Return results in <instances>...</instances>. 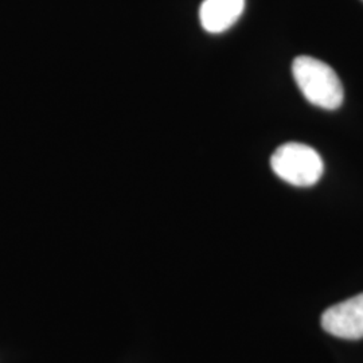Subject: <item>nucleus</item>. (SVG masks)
Segmentation results:
<instances>
[{
  "instance_id": "2",
  "label": "nucleus",
  "mask_w": 363,
  "mask_h": 363,
  "mask_svg": "<svg viewBox=\"0 0 363 363\" xmlns=\"http://www.w3.org/2000/svg\"><path fill=\"white\" fill-rule=\"evenodd\" d=\"M273 172L296 187H311L323 175L325 164L320 155L306 144L280 145L271 157Z\"/></svg>"
},
{
  "instance_id": "3",
  "label": "nucleus",
  "mask_w": 363,
  "mask_h": 363,
  "mask_svg": "<svg viewBox=\"0 0 363 363\" xmlns=\"http://www.w3.org/2000/svg\"><path fill=\"white\" fill-rule=\"evenodd\" d=\"M322 325L334 337L357 340L363 337V294L325 310Z\"/></svg>"
},
{
  "instance_id": "1",
  "label": "nucleus",
  "mask_w": 363,
  "mask_h": 363,
  "mask_svg": "<svg viewBox=\"0 0 363 363\" xmlns=\"http://www.w3.org/2000/svg\"><path fill=\"white\" fill-rule=\"evenodd\" d=\"M292 74L308 103L325 111H335L343 103V86L331 66L308 55L295 58Z\"/></svg>"
},
{
  "instance_id": "4",
  "label": "nucleus",
  "mask_w": 363,
  "mask_h": 363,
  "mask_svg": "<svg viewBox=\"0 0 363 363\" xmlns=\"http://www.w3.org/2000/svg\"><path fill=\"white\" fill-rule=\"evenodd\" d=\"M245 0H203L199 9V21L210 34L229 30L241 18Z\"/></svg>"
}]
</instances>
